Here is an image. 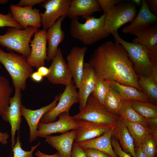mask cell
Segmentation results:
<instances>
[{"mask_svg": "<svg viewBox=\"0 0 157 157\" xmlns=\"http://www.w3.org/2000/svg\"><path fill=\"white\" fill-rule=\"evenodd\" d=\"M88 63L97 76L143 91L138 75L121 44L111 40L104 42L94 50Z\"/></svg>", "mask_w": 157, "mask_h": 157, "instance_id": "cell-1", "label": "cell"}, {"mask_svg": "<svg viewBox=\"0 0 157 157\" xmlns=\"http://www.w3.org/2000/svg\"><path fill=\"white\" fill-rule=\"evenodd\" d=\"M106 14L99 18L92 16L83 24L80 22L79 17L71 19L70 32L72 37L85 45H89L106 38L109 34L104 29Z\"/></svg>", "mask_w": 157, "mask_h": 157, "instance_id": "cell-2", "label": "cell"}, {"mask_svg": "<svg viewBox=\"0 0 157 157\" xmlns=\"http://www.w3.org/2000/svg\"><path fill=\"white\" fill-rule=\"evenodd\" d=\"M0 62L9 74L15 88L24 90L27 79L33 71L26 58L13 51L6 52L0 46Z\"/></svg>", "mask_w": 157, "mask_h": 157, "instance_id": "cell-3", "label": "cell"}, {"mask_svg": "<svg viewBox=\"0 0 157 157\" xmlns=\"http://www.w3.org/2000/svg\"><path fill=\"white\" fill-rule=\"evenodd\" d=\"M38 30L32 26L24 29L9 27L4 34L0 35V45L27 58L31 51L30 43L31 38Z\"/></svg>", "mask_w": 157, "mask_h": 157, "instance_id": "cell-4", "label": "cell"}, {"mask_svg": "<svg viewBox=\"0 0 157 157\" xmlns=\"http://www.w3.org/2000/svg\"><path fill=\"white\" fill-rule=\"evenodd\" d=\"M112 34L114 42L121 44L125 49L138 75L149 76L154 65L149 59L147 48L142 45L125 41L118 32Z\"/></svg>", "mask_w": 157, "mask_h": 157, "instance_id": "cell-5", "label": "cell"}, {"mask_svg": "<svg viewBox=\"0 0 157 157\" xmlns=\"http://www.w3.org/2000/svg\"><path fill=\"white\" fill-rule=\"evenodd\" d=\"M76 120H81L113 126L120 117L108 111L92 93L84 109L73 116Z\"/></svg>", "mask_w": 157, "mask_h": 157, "instance_id": "cell-6", "label": "cell"}, {"mask_svg": "<svg viewBox=\"0 0 157 157\" xmlns=\"http://www.w3.org/2000/svg\"><path fill=\"white\" fill-rule=\"evenodd\" d=\"M137 15L136 6L131 1L123 0L115 5L106 14L104 29L109 34H113L125 24L131 22Z\"/></svg>", "mask_w": 157, "mask_h": 157, "instance_id": "cell-7", "label": "cell"}, {"mask_svg": "<svg viewBox=\"0 0 157 157\" xmlns=\"http://www.w3.org/2000/svg\"><path fill=\"white\" fill-rule=\"evenodd\" d=\"M76 88L73 81L66 86L63 92L59 95V99L56 105L44 114L40 122L45 123L51 122L56 121L57 118L62 113H69L73 104L79 103V97Z\"/></svg>", "mask_w": 157, "mask_h": 157, "instance_id": "cell-8", "label": "cell"}, {"mask_svg": "<svg viewBox=\"0 0 157 157\" xmlns=\"http://www.w3.org/2000/svg\"><path fill=\"white\" fill-rule=\"evenodd\" d=\"M71 1V0H45L41 5L45 10L43 13H40L43 29L48 30L60 17H66Z\"/></svg>", "mask_w": 157, "mask_h": 157, "instance_id": "cell-9", "label": "cell"}, {"mask_svg": "<svg viewBox=\"0 0 157 157\" xmlns=\"http://www.w3.org/2000/svg\"><path fill=\"white\" fill-rule=\"evenodd\" d=\"M21 90L19 88H15L14 95L10 99L9 106L1 116L5 121L10 124L11 127L12 149L16 142L15 138L16 132L17 131L19 132L22 121Z\"/></svg>", "mask_w": 157, "mask_h": 157, "instance_id": "cell-10", "label": "cell"}, {"mask_svg": "<svg viewBox=\"0 0 157 157\" xmlns=\"http://www.w3.org/2000/svg\"><path fill=\"white\" fill-rule=\"evenodd\" d=\"M58 117V120L51 122L45 123L40 122L38 126L37 137L45 138L52 134L63 133L78 128V121L70 115L69 113H63Z\"/></svg>", "mask_w": 157, "mask_h": 157, "instance_id": "cell-11", "label": "cell"}, {"mask_svg": "<svg viewBox=\"0 0 157 157\" xmlns=\"http://www.w3.org/2000/svg\"><path fill=\"white\" fill-rule=\"evenodd\" d=\"M46 30H38L34 35V38L30 42L31 51L27 58L28 64L33 67L38 69L44 66L47 60V40Z\"/></svg>", "mask_w": 157, "mask_h": 157, "instance_id": "cell-12", "label": "cell"}, {"mask_svg": "<svg viewBox=\"0 0 157 157\" xmlns=\"http://www.w3.org/2000/svg\"><path fill=\"white\" fill-rule=\"evenodd\" d=\"M49 69V72L47 77L52 83L66 86L72 81V75L60 47Z\"/></svg>", "mask_w": 157, "mask_h": 157, "instance_id": "cell-13", "label": "cell"}, {"mask_svg": "<svg viewBox=\"0 0 157 157\" xmlns=\"http://www.w3.org/2000/svg\"><path fill=\"white\" fill-rule=\"evenodd\" d=\"M10 9L13 18L23 29L28 26L39 28L41 26L40 13L39 9L32 7L19 6L14 4L10 5Z\"/></svg>", "mask_w": 157, "mask_h": 157, "instance_id": "cell-14", "label": "cell"}, {"mask_svg": "<svg viewBox=\"0 0 157 157\" xmlns=\"http://www.w3.org/2000/svg\"><path fill=\"white\" fill-rule=\"evenodd\" d=\"M60 98V95H56L54 100L49 104L39 109L32 110L22 105L21 115L26 120L29 128V142L32 143L36 140L38 124L42 117L46 113L54 108L57 104Z\"/></svg>", "mask_w": 157, "mask_h": 157, "instance_id": "cell-15", "label": "cell"}, {"mask_svg": "<svg viewBox=\"0 0 157 157\" xmlns=\"http://www.w3.org/2000/svg\"><path fill=\"white\" fill-rule=\"evenodd\" d=\"M136 36L132 42L145 47L150 60L157 65V26L153 25L141 30L135 35Z\"/></svg>", "mask_w": 157, "mask_h": 157, "instance_id": "cell-16", "label": "cell"}, {"mask_svg": "<svg viewBox=\"0 0 157 157\" xmlns=\"http://www.w3.org/2000/svg\"><path fill=\"white\" fill-rule=\"evenodd\" d=\"M88 48L86 47H73L67 56V66L74 83L78 89L83 71L84 58Z\"/></svg>", "mask_w": 157, "mask_h": 157, "instance_id": "cell-17", "label": "cell"}, {"mask_svg": "<svg viewBox=\"0 0 157 157\" xmlns=\"http://www.w3.org/2000/svg\"><path fill=\"white\" fill-rule=\"evenodd\" d=\"M141 6L138 14L131 24L123 28L124 33L135 35L138 31L157 23V17L151 12L146 0H142Z\"/></svg>", "mask_w": 157, "mask_h": 157, "instance_id": "cell-18", "label": "cell"}, {"mask_svg": "<svg viewBox=\"0 0 157 157\" xmlns=\"http://www.w3.org/2000/svg\"><path fill=\"white\" fill-rule=\"evenodd\" d=\"M77 121V120H76ZM75 142L81 143L97 138L111 130L113 126L78 120Z\"/></svg>", "mask_w": 157, "mask_h": 157, "instance_id": "cell-19", "label": "cell"}, {"mask_svg": "<svg viewBox=\"0 0 157 157\" xmlns=\"http://www.w3.org/2000/svg\"><path fill=\"white\" fill-rule=\"evenodd\" d=\"M96 75L90 65L84 63L83 71L78 92L80 112L85 108L88 99L93 92L95 85Z\"/></svg>", "mask_w": 157, "mask_h": 157, "instance_id": "cell-20", "label": "cell"}, {"mask_svg": "<svg viewBox=\"0 0 157 157\" xmlns=\"http://www.w3.org/2000/svg\"><path fill=\"white\" fill-rule=\"evenodd\" d=\"M76 134L73 129L60 135L47 136L45 142L57 150L60 157H70Z\"/></svg>", "mask_w": 157, "mask_h": 157, "instance_id": "cell-21", "label": "cell"}, {"mask_svg": "<svg viewBox=\"0 0 157 157\" xmlns=\"http://www.w3.org/2000/svg\"><path fill=\"white\" fill-rule=\"evenodd\" d=\"M65 18L62 16L47 31L46 39L48 43L47 61H52L57 52L59 44L63 40L65 33L62 29L63 22Z\"/></svg>", "mask_w": 157, "mask_h": 157, "instance_id": "cell-22", "label": "cell"}, {"mask_svg": "<svg viewBox=\"0 0 157 157\" xmlns=\"http://www.w3.org/2000/svg\"><path fill=\"white\" fill-rule=\"evenodd\" d=\"M112 136L118 141L124 151L132 157H136L134 141L124 121L120 117L112 129Z\"/></svg>", "mask_w": 157, "mask_h": 157, "instance_id": "cell-23", "label": "cell"}, {"mask_svg": "<svg viewBox=\"0 0 157 157\" xmlns=\"http://www.w3.org/2000/svg\"><path fill=\"white\" fill-rule=\"evenodd\" d=\"M101 10L97 0H72L67 16L71 19L81 16L85 19Z\"/></svg>", "mask_w": 157, "mask_h": 157, "instance_id": "cell-24", "label": "cell"}, {"mask_svg": "<svg viewBox=\"0 0 157 157\" xmlns=\"http://www.w3.org/2000/svg\"><path fill=\"white\" fill-rule=\"evenodd\" d=\"M112 137L111 129L100 136L77 144L82 148L94 149L108 154L112 157H118L115 153L112 146Z\"/></svg>", "mask_w": 157, "mask_h": 157, "instance_id": "cell-25", "label": "cell"}, {"mask_svg": "<svg viewBox=\"0 0 157 157\" xmlns=\"http://www.w3.org/2000/svg\"><path fill=\"white\" fill-rule=\"evenodd\" d=\"M108 81L110 86L117 91L122 98L125 101L135 100L150 102L149 99L145 93L136 88L123 85L114 81Z\"/></svg>", "mask_w": 157, "mask_h": 157, "instance_id": "cell-26", "label": "cell"}, {"mask_svg": "<svg viewBox=\"0 0 157 157\" xmlns=\"http://www.w3.org/2000/svg\"><path fill=\"white\" fill-rule=\"evenodd\" d=\"M118 115L124 121L138 123L149 127L147 119L136 112L130 104L122 98L119 106Z\"/></svg>", "mask_w": 157, "mask_h": 157, "instance_id": "cell-27", "label": "cell"}, {"mask_svg": "<svg viewBox=\"0 0 157 157\" xmlns=\"http://www.w3.org/2000/svg\"><path fill=\"white\" fill-rule=\"evenodd\" d=\"M124 122L134 141L135 147L140 145L143 140L149 134L152 133H157L149 127L140 124L130 122L127 121H124Z\"/></svg>", "mask_w": 157, "mask_h": 157, "instance_id": "cell-28", "label": "cell"}, {"mask_svg": "<svg viewBox=\"0 0 157 157\" xmlns=\"http://www.w3.org/2000/svg\"><path fill=\"white\" fill-rule=\"evenodd\" d=\"M138 78L139 83L150 102L156 105L157 102V83L149 76L138 75Z\"/></svg>", "mask_w": 157, "mask_h": 157, "instance_id": "cell-29", "label": "cell"}, {"mask_svg": "<svg viewBox=\"0 0 157 157\" xmlns=\"http://www.w3.org/2000/svg\"><path fill=\"white\" fill-rule=\"evenodd\" d=\"M138 113L145 118L157 117V106L150 102L132 100L127 101Z\"/></svg>", "mask_w": 157, "mask_h": 157, "instance_id": "cell-30", "label": "cell"}, {"mask_svg": "<svg viewBox=\"0 0 157 157\" xmlns=\"http://www.w3.org/2000/svg\"><path fill=\"white\" fill-rule=\"evenodd\" d=\"M12 91L8 80L0 75V116L9 106Z\"/></svg>", "mask_w": 157, "mask_h": 157, "instance_id": "cell-31", "label": "cell"}, {"mask_svg": "<svg viewBox=\"0 0 157 157\" xmlns=\"http://www.w3.org/2000/svg\"><path fill=\"white\" fill-rule=\"evenodd\" d=\"M122 99L118 92L110 86L106 96L104 106L109 112L119 116L118 108Z\"/></svg>", "mask_w": 157, "mask_h": 157, "instance_id": "cell-32", "label": "cell"}, {"mask_svg": "<svg viewBox=\"0 0 157 157\" xmlns=\"http://www.w3.org/2000/svg\"><path fill=\"white\" fill-rule=\"evenodd\" d=\"M110 87L108 80L96 76L95 85L92 93L104 106L106 96Z\"/></svg>", "mask_w": 157, "mask_h": 157, "instance_id": "cell-33", "label": "cell"}, {"mask_svg": "<svg viewBox=\"0 0 157 157\" xmlns=\"http://www.w3.org/2000/svg\"><path fill=\"white\" fill-rule=\"evenodd\" d=\"M157 133L149 134L142 142L143 151L149 157H156L157 152Z\"/></svg>", "mask_w": 157, "mask_h": 157, "instance_id": "cell-34", "label": "cell"}, {"mask_svg": "<svg viewBox=\"0 0 157 157\" xmlns=\"http://www.w3.org/2000/svg\"><path fill=\"white\" fill-rule=\"evenodd\" d=\"M40 144V142H39L36 145L32 146L29 151L24 150L22 147V143L20 141L19 132H18L15 143L12 149L13 152V157H34L33 153Z\"/></svg>", "mask_w": 157, "mask_h": 157, "instance_id": "cell-35", "label": "cell"}, {"mask_svg": "<svg viewBox=\"0 0 157 157\" xmlns=\"http://www.w3.org/2000/svg\"><path fill=\"white\" fill-rule=\"evenodd\" d=\"M5 27L23 29L22 26L13 18L10 12L6 15L0 13V28Z\"/></svg>", "mask_w": 157, "mask_h": 157, "instance_id": "cell-36", "label": "cell"}, {"mask_svg": "<svg viewBox=\"0 0 157 157\" xmlns=\"http://www.w3.org/2000/svg\"><path fill=\"white\" fill-rule=\"evenodd\" d=\"M104 13L107 14L116 4L122 2V0H97Z\"/></svg>", "mask_w": 157, "mask_h": 157, "instance_id": "cell-37", "label": "cell"}, {"mask_svg": "<svg viewBox=\"0 0 157 157\" xmlns=\"http://www.w3.org/2000/svg\"><path fill=\"white\" fill-rule=\"evenodd\" d=\"M111 141L113 150L118 157H132L130 154L122 150L118 141L116 139L112 137Z\"/></svg>", "mask_w": 157, "mask_h": 157, "instance_id": "cell-38", "label": "cell"}, {"mask_svg": "<svg viewBox=\"0 0 157 157\" xmlns=\"http://www.w3.org/2000/svg\"><path fill=\"white\" fill-rule=\"evenodd\" d=\"M82 148L88 157H112L108 154L97 149Z\"/></svg>", "mask_w": 157, "mask_h": 157, "instance_id": "cell-39", "label": "cell"}, {"mask_svg": "<svg viewBox=\"0 0 157 157\" xmlns=\"http://www.w3.org/2000/svg\"><path fill=\"white\" fill-rule=\"evenodd\" d=\"M70 157H88L83 149L76 142L74 143Z\"/></svg>", "mask_w": 157, "mask_h": 157, "instance_id": "cell-40", "label": "cell"}, {"mask_svg": "<svg viewBox=\"0 0 157 157\" xmlns=\"http://www.w3.org/2000/svg\"><path fill=\"white\" fill-rule=\"evenodd\" d=\"M45 0H20L16 5L21 7H33L35 5L41 4Z\"/></svg>", "mask_w": 157, "mask_h": 157, "instance_id": "cell-41", "label": "cell"}, {"mask_svg": "<svg viewBox=\"0 0 157 157\" xmlns=\"http://www.w3.org/2000/svg\"><path fill=\"white\" fill-rule=\"evenodd\" d=\"M151 12L156 16L157 15V0H146Z\"/></svg>", "mask_w": 157, "mask_h": 157, "instance_id": "cell-42", "label": "cell"}, {"mask_svg": "<svg viewBox=\"0 0 157 157\" xmlns=\"http://www.w3.org/2000/svg\"><path fill=\"white\" fill-rule=\"evenodd\" d=\"M147 120L149 127L157 133V117L147 118Z\"/></svg>", "mask_w": 157, "mask_h": 157, "instance_id": "cell-43", "label": "cell"}, {"mask_svg": "<svg viewBox=\"0 0 157 157\" xmlns=\"http://www.w3.org/2000/svg\"><path fill=\"white\" fill-rule=\"evenodd\" d=\"M9 137V135L7 133H2L0 131V143L3 145L7 144L8 143L7 140Z\"/></svg>", "mask_w": 157, "mask_h": 157, "instance_id": "cell-44", "label": "cell"}, {"mask_svg": "<svg viewBox=\"0 0 157 157\" xmlns=\"http://www.w3.org/2000/svg\"><path fill=\"white\" fill-rule=\"evenodd\" d=\"M30 77L33 81L37 82L41 81L43 78V77L37 71L33 72Z\"/></svg>", "mask_w": 157, "mask_h": 157, "instance_id": "cell-45", "label": "cell"}, {"mask_svg": "<svg viewBox=\"0 0 157 157\" xmlns=\"http://www.w3.org/2000/svg\"><path fill=\"white\" fill-rule=\"evenodd\" d=\"M149 77L157 83V65H154Z\"/></svg>", "mask_w": 157, "mask_h": 157, "instance_id": "cell-46", "label": "cell"}, {"mask_svg": "<svg viewBox=\"0 0 157 157\" xmlns=\"http://www.w3.org/2000/svg\"><path fill=\"white\" fill-rule=\"evenodd\" d=\"M37 71L43 77L47 76L49 73V68L44 66H42L38 69Z\"/></svg>", "mask_w": 157, "mask_h": 157, "instance_id": "cell-47", "label": "cell"}, {"mask_svg": "<svg viewBox=\"0 0 157 157\" xmlns=\"http://www.w3.org/2000/svg\"><path fill=\"white\" fill-rule=\"evenodd\" d=\"M35 155L37 157H60L58 152L52 155H48L42 153L39 150L35 153Z\"/></svg>", "mask_w": 157, "mask_h": 157, "instance_id": "cell-48", "label": "cell"}, {"mask_svg": "<svg viewBox=\"0 0 157 157\" xmlns=\"http://www.w3.org/2000/svg\"><path fill=\"white\" fill-rule=\"evenodd\" d=\"M135 147L136 157H149L143 151L140 144Z\"/></svg>", "mask_w": 157, "mask_h": 157, "instance_id": "cell-49", "label": "cell"}, {"mask_svg": "<svg viewBox=\"0 0 157 157\" xmlns=\"http://www.w3.org/2000/svg\"><path fill=\"white\" fill-rule=\"evenodd\" d=\"M131 2L136 6H141L142 0H131Z\"/></svg>", "mask_w": 157, "mask_h": 157, "instance_id": "cell-50", "label": "cell"}, {"mask_svg": "<svg viewBox=\"0 0 157 157\" xmlns=\"http://www.w3.org/2000/svg\"><path fill=\"white\" fill-rule=\"evenodd\" d=\"M9 1L8 0H0V5L7 4Z\"/></svg>", "mask_w": 157, "mask_h": 157, "instance_id": "cell-51", "label": "cell"}, {"mask_svg": "<svg viewBox=\"0 0 157 157\" xmlns=\"http://www.w3.org/2000/svg\"><path fill=\"white\" fill-rule=\"evenodd\" d=\"M1 63L0 62V69L1 68Z\"/></svg>", "mask_w": 157, "mask_h": 157, "instance_id": "cell-52", "label": "cell"}, {"mask_svg": "<svg viewBox=\"0 0 157 157\" xmlns=\"http://www.w3.org/2000/svg\"></svg>", "mask_w": 157, "mask_h": 157, "instance_id": "cell-53", "label": "cell"}]
</instances>
